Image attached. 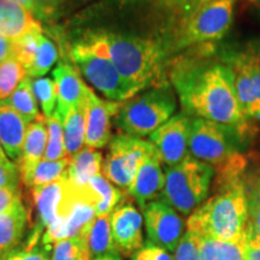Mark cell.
<instances>
[{
	"label": "cell",
	"instance_id": "obj_1",
	"mask_svg": "<svg viewBox=\"0 0 260 260\" xmlns=\"http://www.w3.org/2000/svg\"><path fill=\"white\" fill-rule=\"evenodd\" d=\"M210 45L169 63L168 79L177 93L182 113L236 126L253 135L252 122L243 115L237 99L232 69Z\"/></svg>",
	"mask_w": 260,
	"mask_h": 260
},
{
	"label": "cell",
	"instance_id": "obj_2",
	"mask_svg": "<svg viewBox=\"0 0 260 260\" xmlns=\"http://www.w3.org/2000/svg\"><path fill=\"white\" fill-rule=\"evenodd\" d=\"M96 32L117 70L139 92L169 83L170 54L158 38L106 30Z\"/></svg>",
	"mask_w": 260,
	"mask_h": 260
},
{
	"label": "cell",
	"instance_id": "obj_3",
	"mask_svg": "<svg viewBox=\"0 0 260 260\" xmlns=\"http://www.w3.org/2000/svg\"><path fill=\"white\" fill-rule=\"evenodd\" d=\"M70 57L86 80L107 100L122 103L139 93L117 70L96 31L87 32L75 42L70 48Z\"/></svg>",
	"mask_w": 260,
	"mask_h": 260
},
{
	"label": "cell",
	"instance_id": "obj_4",
	"mask_svg": "<svg viewBox=\"0 0 260 260\" xmlns=\"http://www.w3.org/2000/svg\"><path fill=\"white\" fill-rule=\"evenodd\" d=\"M237 0H198L172 39L171 54L225 38L232 28Z\"/></svg>",
	"mask_w": 260,
	"mask_h": 260
},
{
	"label": "cell",
	"instance_id": "obj_5",
	"mask_svg": "<svg viewBox=\"0 0 260 260\" xmlns=\"http://www.w3.org/2000/svg\"><path fill=\"white\" fill-rule=\"evenodd\" d=\"M176 107V96L170 83L161 84L123 102L115 116V123L126 135L149 136L171 118Z\"/></svg>",
	"mask_w": 260,
	"mask_h": 260
},
{
	"label": "cell",
	"instance_id": "obj_6",
	"mask_svg": "<svg viewBox=\"0 0 260 260\" xmlns=\"http://www.w3.org/2000/svg\"><path fill=\"white\" fill-rule=\"evenodd\" d=\"M214 178V168L189 154L180 164L167 168L161 201L177 212L188 216L209 197Z\"/></svg>",
	"mask_w": 260,
	"mask_h": 260
},
{
	"label": "cell",
	"instance_id": "obj_7",
	"mask_svg": "<svg viewBox=\"0 0 260 260\" xmlns=\"http://www.w3.org/2000/svg\"><path fill=\"white\" fill-rule=\"evenodd\" d=\"M251 138L252 134L236 126L191 118L188 147L191 157L217 168L240 153L242 146Z\"/></svg>",
	"mask_w": 260,
	"mask_h": 260
},
{
	"label": "cell",
	"instance_id": "obj_8",
	"mask_svg": "<svg viewBox=\"0 0 260 260\" xmlns=\"http://www.w3.org/2000/svg\"><path fill=\"white\" fill-rule=\"evenodd\" d=\"M153 148L149 141L135 136H113L103 160V175L118 188L128 190L142 159Z\"/></svg>",
	"mask_w": 260,
	"mask_h": 260
},
{
	"label": "cell",
	"instance_id": "obj_9",
	"mask_svg": "<svg viewBox=\"0 0 260 260\" xmlns=\"http://www.w3.org/2000/svg\"><path fill=\"white\" fill-rule=\"evenodd\" d=\"M220 57L232 69L237 99L249 122L260 121V65L243 50L228 48Z\"/></svg>",
	"mask_w": 260,
	"mask_h": 260
},
{
	"label": "cell",
	"instance_id": "obj_10",
	"mask_svg": "<svg viewBox=\"0 0 260 260\" xmlns=\"http://www.w3.org/2000/svg\"><path fill=\"white\" fill-rule=\"evenodd\" d=\"M148 242L174 253L184 235V220L161 200H153L142 209Z\"/></svg>",
	"mask_w": 260,
	"mask_h": 260
},
{
	"label": "cell",
	"instance_id": "obj_11",
	"mask_svg": "<svg viewBox=\"0 0 260 260\" xmlns=\"http://www.w3.org/2000/svg\"><path fill=\"white\" fill-rule=\"evenodd\" d=\"M190 122L191 117L178 113L149 135V142L168 168L180 164L189 155Z\"/></svg>",
	"mask_w": 260,
	"mask_h": 260
},
{
	"label": "cell",
	"instance_id": "obj_12",
	"mask_svg": "<svg viewBox=\"0 0 260 260\" xmlns=\"http://www.w3.org/2000/svg\"><path fill=\"white\" fill-rule=\"evenodd\" d=\"M112 236L117 249L124 256H130L144 246L141 213L128 199H123L110 214Z\"/></svg>",
	"mask_w": 260,
	"mask_h": 260
},
{
	"label": "cell",
	"instance_id": "obj_13",
	"mask_svg": "<svg viewBox=\"0 0 260 260\" xmlns=\"http://www.w3.org/2000/svg\"><path fill=\"white\" fill-rule=\"evenodd\" d=\"M86 146L100 149L111 141V118L118 112L121 103L103 100L88 87L86 98Z\"/></svg>",
	"mask_w": 260,
	"mask_h": 260
},
{
	"label": "cell",
	"instance_id": "obj_14",
	"mask_svg": "<svg viewBox=\"0 0 260 260\" xmlns=\"http://www.w3.org/2000/svg\"><path fill=\"white\" fill-rule=\"evenodd\" d=\"M161 162L153 146L142 159L132 186L126 190L141 209L161 194L165 183V172L162 171Z\"/></svg>",
	"mask_w": 260,
	"mask_h": 260
},
{
	"label": "cell",
	"instance_id": "obj_15",
	"mask_svg": "<svg viewBox=\"0 0 260 260\" xmlns=\"http://www.w3.org/2000/svg\"><path fill=\"white\" fill-rule=\"evenodd\" d=\"M53 79L57 90L56 111L63 119L71 107L84 102L88 86L81 80L79 71L67 61H60L57 65L53 70Z\"/></svg>",
	"mask_w": 260,
	"mask_h": 260
},
{
	"label": "cell",
	"instance_id": "obj_16",
	"mask_svg": "<svg viewBox=\"0 0 260 260\" xmlns=\"http://www.w3.org/2000/svg\"><path fill=\"white\" fill-rule=\"evenodd\" d=\"M42 31L34 14L15 0H0V34L16 41L30 32Z\"/></svg>",
	"mask_w": 260,
	"mask_h": 260
},
{
	"label": "cell",
	"instance_id": "obj_17",
	"mask_svg": "<svg viewBox=\"0 0 260 260\" xmlns=\"http://www.w3.org/2000/svg\"><path fill=\"white\" fill-rule=\"evenodd\" d=\"M27 122L9 102L0 103V142L6 154L18 160L23 152Z\"/></svg>",
	"mask_w": 260,
	"mask_h": 260
},
{
	"label": "cell",
	"instance_id": "obj_18",
	"mask_svg": "<svg viewBox=\"0 0 260 260\" xmlns=\"http://www.w3.org/2000/svg\"><path fill=\"white\" fill-rule=\"evenodd\" d=\"M28 220L29 212L22 198L0 214V260L15 251L22 241Z\"/></svg>",
	"mask_w": 260,
	"mask_h": 260
},
{
	"label": "cell",
	"instance_id": "obj_19",
	"mask_svg": "<svg viewBox=\"0 0 260 260\" xmlns=\"http://www.w3.org/2000/svg\"><path fill=\"white\" fill-rule=\"evenodd\" d=\"M245 189L248 226L260 236V154L256 152L246 153V162L241 172Z\"/></svg>",
	"mask_w": 260,
	"mask_h": 260
},
{
	"label": "cell",
	"instance_id": "obj_20",
	"mask_svg": "<svg viewBox=\"0 0 260 260\" xmlns=\"http://www.w3.org/2000/svg\"><path fill=\"white\" fill-rule=\"evenodd\" d=\"M82 188L87 195V199L95 210L96 216L111 214L112 211L124 199L122 191L102 174L90 178L88 184Z\"/></svg>",
	"mask_w": 260,
	"mask_h": 260
},
{
	"label": "cell",
	"instance_id": "obj_21",
	"mask_svg": "<svg viewBox=\"0 0 260 260\" xmlns=\"http://www.w3.org/2000/svg\"><path fill=\"white\" fill-rule=\"evenodd\" d=\"M47 118L42 115L37 121L28 123L25 133L23 152L21 158L16 160L18 171L30 168L44 159L47 147Z\"/></svg>",
	"mask_w": 260,
	"mask_h": 260
},
{
	"label": "cell",
	"instance_id": "obj_22",
	"mask_svg": "<svg viewBox=\"0 0 260 260\" xmlns=\"http://www.w3.org/2000/svg\"><path fill=\"white\" fill-rule=\"evenodd\" d=\"M70 159L67 157L60 160H47L44 158L32 167L19 170V178L29 189L53 183L67 177Z\"/></svg>",
	"mask_w": 260,
	"mask_h": 260
},
{
	"label": "cell",
	"instance_id": "obj_23",
	"mask_svg": "<svg viewBox=\"0 0 260 260\" xmlns=\"http://www.w3.org/2000/svg\"><path fill=\"white\" fill-rule=\"evenodd\" d=\"M65 178L67 177L46 184V186L30 189L41 228H47L57 218L58 209H59L64 193Z\"/></svg>",
	"mask_w": 260,
	"mask_h": 260
},
{
	"label": "cell",
	"instance_id": "obj_24",
	"mask_svg": "<svg viewBox=\"0 0 260 260\" xmlns=\"http://www.w3.org/2000/svg\"><path fill=\"white\" fill-rule=\"evenodd\" d=\"M103 167V154L95 148L83 147L70 159L67 178L76 187H84L90 178L100 174Z\"/></svg>",
	"mask_w": 260,
	"mask_h": 260
},
{
	"label": "cell",
	"instance_id": "obj_25",
	"mask_svg": "<svg viewBox=\"0 0 260 260\" xmlns=\"http://www.w3.org/2000/svg\"><path fill=\"white\" fill-rule=\"evenodd\" d=\"M199 260H248L247 234L235 241L199 236Z\"/></svg>",
	"mask_w": 260,
	"mask_h": 260
},
{
	"label": "cell",
	"instance_id": "obj_26",
	"mask_svg": "<svg viewBox=\"0 0 260 260\" xmlns=\"http://www.w3.org/2000/svg\"><path fill=\"white\" fill-rule=\"evenodd\" d=\"M64 144L67 155L73 158L86 145V105L84 102L71 107L63 117Z\"/></svg>",
	"mask_w": 260,
	"mask_h": 260
},
{
	"label": "cell",
	"instance_id": "obj_27",
	"mask_svg": "<svg viewBox=\"0 0 260 260\" xmlns=\"http://www.w3.org/2000/svg\"><path fill=\"white\" fill-rule=\"evenodd\" d=\"M87 247L94 258L107 253H119L112 236L110 214L96 216L93 222L84 229Z\"/></svg>",
	"mask_w": 260,
	"mask_h": 260
},
{
	"label": "cell",
	"instance_id": "obj_28",
	"mask_svg": "<svg viewBox=\"0 0 260 260\" xmlns=\"http://www.w3.org/2000/svg\"><path fill=\"white\" fill-rule=\"evenodd\" d=\"M14 109L19 115L24 118L27 123L34 122L40 118L42 115L39 112L37 96H35L34 89H32L31 77L27 76L19 83L17 89L8 100Z\"/></svg>",
	"mask_w": 260,
	"mask_h": 260
},
{
	"label": "cell",
	"instance_id": "obj_29",
	"mask_svg": "<svg viewBox=\"0 0 260 260\" xmlns=\"http://www.w3.org/2000/svg\"><path fill=\"white\" fill-rule=\"evenodd\" d=\"M27 76V69L15 57L0 63V103L8 102Z\"/></svg>",
	"mask_w": 260,
	"mask_h": 260
},
{
	"label": "cell",
	"instance_id": "obj_30",
	"mask_svg": "<svg viewBox=\"0 0 260 260\" xmlns=\"http://www.w3.org/2000/svg\"><path fill=\"white\" fill-rule=\"evenodd\" d=\"M47 147L45 152L44 158L47 160H60L67 158V151H65L64 144V130H63V119L57 111L47 118Z\"/></svg>",
	"mask_w": 260,
	"mask_h": 260
},
{
	"label": "cell",
	"instance_id": "obj_31",
	"mask_svg": "<svg viewBox=\"0 0 260 260\" xmlns=\"http://www.w3.org/2000/svg\"><path fill=\"white\" fill-rule=\"evenodd\" d=\"M58 58V51L56 45L42 32L39 41V48L37 52V56L34 58L32 65L29 68L28 76L29 77H42L45 74L48 73L52 65L56 63Z\"/></svg>",
	"mask_w": 260,
	"mask_h": 260
},
{
	"label": "cell",
	"instance_id": "obj_32",
	"mask_svg": "<svg viewBox=\"0 0 260 260\" xmlns=\"http://www.w3.org/2000/svg\"><path fill=\"white\" fill-rule=\"evenodd\" d=\"M32 89H34L37 100L40 104L42 113L46 118L53 116L57 110V90L56 83L48 77H39L31 80Z\"/></svg>",
	"mask_w": 260,
	"mask_h": 260
},
{
	"label": "cell",
	"instance_id": "obj_33",
	"mask_svg": "<svg viewBox=\"0 0 260 260\" xmlns=\"http://www.w3.org/2000/svg\"><path fill=\"white\" fill-rule=\"evenodd\" d=\"M87 246L84 230L80 235L60 240L52 248L51 260H79L81 252Z\"/></svg>",
	"mask_w": 260,
	"mask_h": 260
},
{
	"label": "cell",
	"instance_id": "obj_34",
	"mask_svg": "<svg viewBox=\"0 0 260 260\" xmlns=\"http://www.w3.org/2000/svg\"><path fill=\"white\" fill-rule=\"evenodd\" d=\"M44 31H37L27 34L25 37L14 41V57L23 64V67L29 70L32 65L34 58L37 56L39 48V41Z\"/></svg>",
	"mask_w": 260,
	"mask_h": 260
},
{
	"label": "cell",
	"instance_id": "obj_35",
	"mask_svg": "<svg viewBox=\"0 0 260 260\" xmlns=\"http://www.w3.org/2000/svg\"><path fill=\"white\" fill-rule=\"evenodd\" d=\"M199 236L186 230L174 252V260H199Z\"/></svg>",
	"mask_w": 260,
	"mask_h": 260
},
{
	"label": "cell",
	"instance_id": "obj_36",
	"mask_svg": "<svg viewBox=\"0 0 260 260\" xmlns=\"http://www.w3.org/2000/svg\"><path fill=\"white\" fill-rule=\"evenodd\" d=\"M64 0H34L32 14L39 21L48 22L54 18Z\"/></svg>",
	"mask_w": 260,
	"mask_h": 260
},
{
	"label": "cell",
	"instance_id": "obj_37",
	"mask_svg": "<svg viewBox=\"0 0 260 260\" xmlns=\"http://www.w3.org/2000/svg\"><path fill=\"white\" fill-rule=\"evenodd\" d=\"M132 260H174V256L167 249L147 241L132 256Z\"/></svg>",
	"mask_w": 260,
	"mask_h": 260
},
{
	"label": "cell",
	"instance_id": "obj_38",
	"mask_svg": "<svg viewBox=\"0 0 260 260\" xmlns=\"http://www.w3.org/2000/svg\"><path fill=\"white\" fill-rule=\"evenodd\" d=\"M19 171L11 160L0 161V189L5 187L19 186Z\"/></svg>",
	"mask_w": 260,
	"mask_h": 260
},
{
	"label": "cell",
	"instance_id": "obj_39",
	"mask_svg": "<svg viewBox=\"0 0 260 260\" xmlns=\"http://www.w3.org/2000/svg\"><path fill=\"white\" fill-rule=\"evenodd\" d=\"M2 260H51L47 251L39 248H25L12 251Z\"/></svg>",
	"mask_w": 260,
	"mask_h": 260
},
{
	"label": "cell",
	"instance_id": "obj_40",
	"mask_svg": "<svg viewBox=\"0 0 260 260\" xmlns=\"http://www.w3.org/2000/svg\"><path fill=\"white\" fill-rule=\"evenodd\" d=\"M19 198H22L19 186L2 188L0 189V214L10 209Z\"/></svg>",
	"mask_w": 260,
	"mask_h": 260
},
{
	"label": "cell",
	"instance_id": "obj_41",
	"mask_svg": "<svg viewBox=\"0 0 260 260\" xmlns=\"http://www.w3.org/2000/svg\"><path fill=\"white\" fill-rule=\"evenodd\" d=\"M247 255L248 260H260V236L247 226Z\"/></svg>",
	"mask_w": 260,
	"mask_h": 260
},
{
	"label": "cell",
	"instance_id": "obj_42",
	"mask_svg": "<svg viewBox=\"0 0 260 260\" xmlns=\"http://www.w3.org/2000/svg\"><path fill=\"white\" fill-rule=\"evenodd\" d=\"M14 57V41L0 34V63Z\"/></svg>",
	"mask_w": 260,
	"mask_h": 260
},
{
	"label": "cell",
	"instance_id": "obj_43",
	"mask_svg": "<svg viewBox=\"0 0 260 260\" xmlns=\"http://www.w3.org/2000/svg\"><path fill=\"white\" fill-rule=\"evenodd\" d=\"M243 50H245L247 53L260 65V38H255L249 40L245 46H243Z\"/></svg>",
	"mask_w": 260,
	"mask_h": 260
},
{
	"label": "cell",
	"instance_id": "obj_44",
	"mask_svg": "<svg viewBox=\"0 0 260 260\" xmlns=\"http://www.w3.org/2000/svg\"><path fill=\"white\" fill-rule=\"evenodd\" d=\"M94 260H122L119 253H107V254L98 255Z\"/></svg>",
	"mask_w": 260,
	"mask_h": 260
},
{
	"label": "cell",
	"instance_id": "obj_45",
	"mask_svg": "<svg viewBox=\"0 0 260 260\" xmlns=\"http://www.w3.org/2000/svg\"><path fill=\"white\" fill-rule=\"evenodd\" d=\"M15 2L19 3V4L23 5L25 9H28L29 11L32 12V8H34V0H15Z\"/></svg>",
	"mask_w": 260,
	"mask_h": 260
},
{
	"label": "cell",
	"instance_id": "obj_46",
	"mask_svg": "<svg viewBox=\"0 0 260 260\" xmlns=\"http://www.w3.org/2000/svg\"><path fill=\"white\" fill-rule=\"evenodd\" d=\"M79 260H93V259H92V254H90L88 247H87V246L84 247L83 251L81 252V255H80Z\"/></svg>",
	"mask_w": 260,
	"mask_h": 260
},
{
	"label": "cell",
	"instance_id": "obj_47",
	"mask_svg": "<svg viewBox=\"0 0 260 260\" xmlns=\"http://www.w3.org/2000/svg\"><path fill=\"white\" fill-rule=\"evenodd\" d=\"M6 160H9L8 154H6L4 147H3L2 142H0V161H6Z\"/></svg>",
	"mask_w": 260,
	"mask_h": 260
},
{
	"label": "cell",
	"instance_id": "obj_48",
	"mask_svg": "<svg viewBox=\"0 0 260 260\" xmlns=\"http://www.w3.org/2000/svg\"><path fill=\"white\" fill-rule=\"evenodd\" d=\"M253 3H254L255 9L258 10V12H259V15H260V0H253Z\"/></svg>",
	"mask_w": 260,
	"mask_h": 260
}]
</instances>
